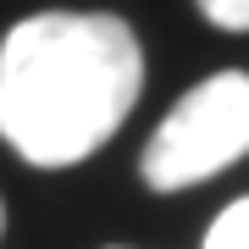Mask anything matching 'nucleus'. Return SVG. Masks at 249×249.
Listing matches in <instances>:
<instances>
[{"mask_svg": "<svg viewBox=\"0 0 249 249\" xmlns=\"http://www.w3.org/2000/svg\"><path fill=\"white\" fill-rule=\"evenodd\" d=\"M205 22L227 28V34H249V0H199Z\"/></svg>", "mask_w": 249, "mask_h": 249, "instance_id": "20e7f679", "label": "nucleus"}, {"mask_svg": "<svg viewBox=\"0 0 249 249\" xmlns=\"http://www.w3.org/2000/svg\"><path fill=\"white\" fill-rule=\"evenodd\" d=\"M0 232H6V211H0Z\"/></svg>", "mask_w": 249, "mask_h": 249, "instance_id": "39448f33", "label": "nucleus"}, {"mask_svg": "<svg viewBox=\"0 0 249 249\" xmlns=\"http://www.w3.org/2000/svg\"><path fill=\"white\" fill-rule=\"evenodd\" d=\"M205 249H249V194L232 199L205 232Z\"/></svg>", "mask_w": 249, "mask_h": 249, "instance_id": "7ed1b4c3", "label": "nucleus"}, {"mask_svg": "<svg viewBox=\"0 0 249 249\" xmlns=\"http://www.w3.org/2000/svg\"><path fill=\"white\" fill-rule=\"evenodd\" d=\"M144 50L111 11H39L0 39V139L28 166H78L127 122Z\"/></svg>", "mask_w": 249, "mask_h": 249, "instance_id": "f257e3e1", "label": "nucleus"}, {"mask_svg": "<svg viewBox=\"0 0 249 249\" xmlns=\"http://www.w3.org/2000/svg\"><path fill=\"white\" fill-rule=\"evenodd\" d=\"M244 155H249V72H216L166 111V122L144 144L139 172L155 194H178V188L227 172Z\"/></svg>", "mask_w": 249, "mask_h": 249, "instance_id": "f03ea898", "label": "nucleus"}]
</instances>
